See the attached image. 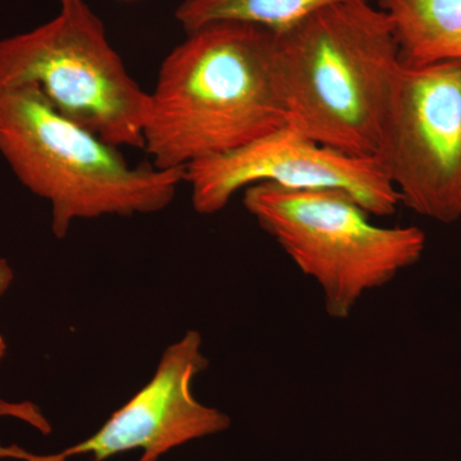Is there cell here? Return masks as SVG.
<instances>
[{"label": "cell", "instance_id": "cell-13", "mask_svg": "<svg viewBox=\"0 0 461 461\" xmlns=\"http://www.w3.org/2000/svg\"><path fill=\"white\" fill-rule=\"evenodd\" d=\"M124 2H132V0H124Z\"/></svg>", "mask_w": 461, "mask_h": 461}, {"label": "cell", "instance_id": "cell-4", "mask_svg": "<svg viewBox=\"0 0 461 461\" xmlns=\"http://www.w3.org/2000/svg\"><path fill=\"white\" fill-rule=\"evenodd\" d=\"M242 204L299 271L321 287L332 320H348L360 300L417 264L426 233L384 227L341 190H296L271 182L249 186Z\"/></svg>", "mask_w": 461, "mask_h": 461}, {"label": "cell", "instance_id": "cell-3", "mask_svg": "<svg viewBox=\"0 0 461 461\" xmlns=\"http://www.w3.org/2000/svg\"><path fill=\"white\" fill-rule=\"evenodd\" d=\"M0 154L27 190L50 202L57 239L78 220L163 211L185 184V168L132 167L32 84L0 89Z\"/></svg>", "mask_w": 461, "mask_h": 461}, {"label": "cell", "instance_id": "cell-6", "mask_svg": "<svg viewBox=\"0 0 461 461\" xmlns=\"http://www.w3.org/2000/svg\"><path fill=\"white\" fill-rule=\"evenodd\" d=\"M375 158L400 203L461 220V60L402 66Z\"/></svg>", "mask_w": 461, "mask_h": 461}, {"label": "cell", "instance_id": "cell-1", "mask_svg": "<svg viewBox=\"0 0 461 461\" xmlns=\"http://www.w3.org/2000/svg\"><path fill=\"white\" fill-rule=\"evenodd\" d=\"M185 33L149 93L144 149L153 166L186 168L287 126L275 32L224 21Z\"/></svg>", "mask_w": 461, "mask_h": 461}, {"label": "cell", "instance_id": "cell-5", "mask_svg": "<svg viewBox=\"0 0 461 461\" xmlns=\"http://www.w3.org/2000/svg\"><path fill=\"white\" fill-rule=\"evenodd\" d=\"M53 20L0 39V89L36 85L68 120L113 147L144 149L149 93L85 0H59Z\"/></svg>", "mask_w": 461, "mask_h": 461}, {"label": "cell", "instance_id": "cell-10", "mask_svg": "<svg viewBox=\"0 0 461 461\" xmlns=\"http://www.w3.org/2000/svg\"><path fill=\"white\" fill-rule=\"evenodd\" d=\"M342 2L351 0H182L176 8L175 18L185 32L208 23L230 21L278 33L321 9Z\"/></svg>", "mask_w": 461, "mask_h": 461}, {"label": "cell", "instance_id": "cell-7", "mask_svg": "<svg viewBox=\"0 0 461 461\" xmlns=\"http://www.w3.org/2000/svg\"><path fill=\"white\" fill-rule=\"evenodd\" d=\"M260 182L287 189L345 191L375 217L393 215L400 204L399 194L375 158L342 153L290 126L185 168L191 203L203 215L223 211L240 190Z\"/></svg>", "mask_w": 461, "mask_h": 461}, {"label": "cell", "instance_id": "cell-12", "mask_svg": "<svg viewBox=\"0 0 461 461\" xmlns=\"http://www.w3.org/2000/svg\"><path fill=\"white\" fill-rule=\"evenodd\" d=\"M5 351H7V345H5V339L0 336V360L5 357Z\"/></svg>", "mask_w": 461, "mask_h": 461}, {"label": "cell", "instance_id": "cell-11", "mask_svg": "<svg viewBox=\"0 0 461 461\" xmlns=\"http://www.w3.org/2000/svg\"><path fill=\"white\" fill-rule=\"evenodd\" d=\"M12 281H14V271H12L7 260L0 258V296L7 293Z\"/></svg>", "mask_w": 461, "mask_h": 461}, {"label": "cell", "instance_id": "cell-2", "mask_svg": "<svg viewBox=\"0 0 461 461\" xmlns=\"http://www.w3.org/2000/svg\"><path fill=\"white\" fill-rule=\"evenodd\" d=\"M275 35L287 126L375 158L402 66L386 12L366 0L336 3Z\"/></svg>", "mask_w": 461, "mask_h": 461}, {"label": "cell", "instance_id": "cell-9", "mask_svg": "<svg viewBox=\"0 0 461 461\" xmlns=\"http://www.w3.org/2000/svg\"><path fill=\"white\" fill-rule=\"evenodd\" d=\"M405 66L461 60V0H378Z\"/></svg>", "mask_w": 461, "mask_h": 461}, {"label": "cell", "instance_id": "cell-8", "mask_svg": "<svg viewBox=\"0 0 461 461\" xmlns=\"http://www.w3.org/2000/svg\"><path fill=\"white\" fill-rule=\"evenodd\" d=\"M203 338L190 330L160 357L150 381L89 438L54 454L58 461L91 455L104 461L118 454L141 450L139 461H159L173 448L218 435L230 427V418L194 396V379L208 369Z\"/></svg>", "mask_w": 461, "mask_h": 461}]
</instances>
